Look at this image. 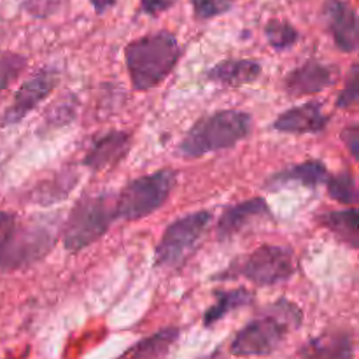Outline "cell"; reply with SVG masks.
Instances as JSON below:
<instances>
[{
    "mask_svg": "<svg viewBox=\"0 0 359 359\" xmlns=\"http://www.w3.org/2000/svg\"><path fill=\"white\" fill-rule=\"evenodd\" d=\"M302 319L304 314L293 302H276L235 335L231 354L238 358L269 356L283 346L293 330L300 328Z\"/></svg>",
    "mask_w": 359,
    "mask_h": 359,
    "instance_id": "cell-1",
    "label": "cell"
},
{
    "mask_svg": "<svg viewBox=\"0 0 359 359\" xmlns=\"http://www.w3.org/2000/svg\"><path fill=\"white\" fill-rule=\"evenodd\" d=\"M181 58L179 42L170 32H156L132 41L125 49L126 69L137 91L163 83Z\"/></svg>",
    "mask_w": 359,
    "mask_h": 359,
    "instance_id": "cell-2",
    "label": "cell"
},
{
    "mask_svg": "<svg viewBox=\"0 0 359 359\" xmlns=\"http://www.w3.org/2000/svg\"><path fill=\"white\" fill-rule=\"evenodd\" d=\"M252 130V118L244 111L224 109L212 112L195 123L179 144V153L186 158H200L217 151L231 149Z\"/></svg>",
    "mask_w": 359,
    "mask_h": 359,
    "instance_id": "cell-3",
    "label": "cell"
},
{
    "mask_svg": "<svg viewBox=\"0 0 359 359\" xmlns=\"http://www.w3.org/2000/svg\"><path fill=\"white\" fill-rule=\"evenodd\" d=\"M116 221V196L111 193L84 195L70 210L63 226V248L83 251L97 242Z\"/></svg>",
    "mask_w": 359,
    "mask_h": 359,
    "instance_id": "cell-4",
    "label": "cell"
},
{
    "mask_svg": "<svg viewBox=\"0 0 359 359\" xmlns=\"http://www.w3.org/2000/svg\"><path fill=\"white\" fill-rule=\"evenodd\" d=\"M177 175L170 168L133 179L116 196V219L139 221L156 212L168 200Z\"/></svg>",
    "mask_w": 359,
    "mask_h": 359,
    "instance_id": "cell-5",
    "label": "cell"
},
{
    "mask_svg": "<svg viewBox=\"0 0 359 359\" xmlns=\"http://www.w3.org/2000/svg\"><path fill=\"white\" fill-rule=\"evenodd\" d=\"M56 244L51 223L30 221L14 224L7 237L0 242V270L14 272L41 262Z\"/></svg>",
    "mask_w": 359,
    "mask_h": 359,
    "instance_id": "cell-6",
    "label": "cell"
},
{
    "mask_svg": "<svg viewBox=\"0 0 359 359\" xmlns=\"http://www.w3.org/2000/svg\"><path fill=\"white\" fill-rule=\"evenodd\" d=\"M297 270L294 255L283 245H262L251 255L242 256L231 263L226 272L221 273L224 280L244 277L256 286H276L293 277Z\"/></svg>",
    "mask_w": 359,
    "mask_h": 359,
    "instance_id": "cell-7",
    "label": "cell"
},
{
    "mask_svg": "<svg viewBox=\"0 0 359 359\" xmlns=\"http://www.w3.org/2000/svg\"><path fill=\"white\" fill-rule=\"evenodd\" d=\"M212 216L205 210L188 214V216L175 219L161 235V241L156 248V266L172 269L184 262L189 252L196 248L200 238L209 228Z\"/></svg>",
    "mask_w": 359,
    "mask_h": 359,
    "instance_id": "cell-8",
    "label": "cell"
},
{
    "mask_svg": "<svg viewBox=\"0 0 359 359\" xmlns=\"http://www.w3.org/2000/svg\"><path fill=\"white\" fill-rule=\"evenodd\" d=\"M58 72L55 69L46 67L41 72H37L30 79L25 81L20 86V90L16 91V95H14L11 105L4 112L2 126L16 125L21 119L27 118L35 107H39L49 97V93L58 84Z\"/></svg>",
    "mask_w": 359,
    "mask_h": 359,
    "instance_id": "cell-9",
    "label": "cell"
},
{
    "mask_svg": "<svg viewBox=\"0 0 359 359\" xmlns=\"http://www.w3.org/2000/svg\"><path fill=\"white\" fill-rule=\"evenodd\" d=\"M323 18L333 35L335 46L344 53H354L359 46L358 13L347 0H325Z\"/></svg>",
    "mask_w": 359,
    "mask_h": 359,
    "instance_id": "cell-10",
    "label": "cell"
},
{
    "mask_svg": "<svg viewBox=\"0 0 359 359\" xmlns=\"http://www.w3.org/2000/svg\"><path fill=\"white\" fill-rule=\"evenodd\" d=\"M337 77H339V70L335 67L312 60L291 70L284 77V88L291 97L316 95L335 84Z\"/></svg>",
    "mask_w": 359,
    "mask_h": 359,
    "instance_id": "cell-11",
    "label": "cell"
},
{
    "mask_svg": "<svg viewBox=\"0 0 359 359\" xmlns=\"http://www.w3.org/2000/svg\"><path fill=\"white\" fill-rule=\"evenodd\" d=\"M270 216H272V212H270V207L265 202V198L256 196V198L245 200L237 205L228 207L221 214L216 226V235L219 241H228V238H233L235 235L242 233L245 228L252 226L255 223Z\"/></svg>",
    "mask_w": 359,
    "mask_h": 359,
    "instance_id": "cell-12",
    "label": "cell"
},
{
    "mask_svg": "<svg viewBox=\"0 0 359 359\" xmlns=\"http://www.w3.org/2000/svg\"><path fill=\"white\" fill-rule=\"evenodd\" d=\"M130 146H132L130 133L119 132V130L105 132L91 142L83 163L95 172L107 170V168L116 167L128 154Z\"/></svg>",
    "mask_w": 359,
    "mask_h": 359,
    "instance_id": "cell-13",
    "label": "cell"
},
{
    "mask_svg": "<svg viewBox=\"0 0 359 359\" xmlns=\"http://www.w3.org/2000/svg\"><path fill=\"white\" fill-rule=\"evenodd\" d=\"M328 119L319 102H305V104L284 111L273 121L272 128L280 133H291V135L319 133L326 128Z\"/></svg>",
    "mask_w": 359,
    "mask_h": 359,
    "instance_id": "cell-14",
    "label": "cell"
},
{
    "mask_svg": "<svg viewBox=\"0 0 359 359\" xmlns=\"http://www.w3.org/2000/svg\"><path fill=\"white\" fill-rule=\"evenodd\" d=\"M356 353L354 337L349 332H326L302 346V359H353Z\"/></svg>",
    "mask_w": 359,
    "mask_h": 359,
    "instance_id": "cell-15",
    "label": "cell"
},
{
    "mask_svg": "<svg viewBox=\"0 0 359 359\" xmlns=\"http://www.w3.org/2000/svg\"><path fill=\"white\" fill-rule=\"evenodd\" d=\"M328 181V170L323 161L311 160L304 163L293 165L290 168L277 172L266 181L269 189H279L290 184H302L307 188H316L319 184H325Z\"/></svg>",
    "mask_w": 359,
    "mask_h": 359,
    "instance_id": "cell-16",
    "label": "cell"
},
{
    "mask_svg": "<svg viewBox=\"0 0 359 359\" xmlns=\"http://www.w3.org/2000/svg\"><path fill=\"white\" fill-rule=\"evenodd\" d=\"M262 74V65L255 60H224L207 70L205 77L226 86H245L255 83Z\"/></svg>",
    "mask_w": 359,
    "mask_h": 359,
    "instance_id": "cell-17",
    "label": "cell"
},
{
    "mask_svg": "<svg viewBox=\"0 0 359 359\" xmlns=\"http://www.w3.org/2000/svg\"><path fill=\"white\" fill-rule=\"evenodd\" d=\"M318 221L351 249L359 248V212L356 207L321 214Z\"/></svg>",
    "mask_w": 359,
    "mask_h": 359,
    "instance_id": "cell-18",
    "label": "cell"
},
{
    "mask_svg": "<svg viewBox=\"0 0 359 359\" xmlns=\"http://www.w3.org/2000/svg\"><path fill=\"white\" fill-rule=\"evenodd\" d=\"M177 328H163L130 347L119 359H165L179 340Z\"/></svg>",
    "mask_w": 359,
    "mask_h": 359,
    "instance_id": "cell-19",
    "label": "cell"
},
{
    "mask_svg": "<svg viewBox=\"0 0 359 359\" xmlns=\"http://www.w3.org/2000/svg\"><path fill=\"white\" fill-rule=\"evenodd\" d=\"M255 300L251 291L244 290V287H237V290L230 291H216V302L210 305L209 311L203 314V325L212 326L217 321L230 314L235 309H241L244 305H249Z\"/></svg>",
    "mask_w": 359,
    "mask_h": 359,
    "instance_id": "cell-20",
    "label": "cell"
},
{
    "mask_svg": "<svg viewBox=\"0 0 359 359\" xmlns=\"http://www.w3.org/2000/svg\"><path fill=\"white\" fill-rule=\"evenodd\" d=\"M76 174L70 170H63L56 174L49 181L42 182L34 191V202L41 205H51V203L60 202L67 196V193L76 186Z\"/></svg>",
    "mask_w": 359,
    "mask_h": 359,
    "instance_id": "cell-21",
    "label": "cell"
},
{
    "mask_svg": "<svg viewBox=\"0 0 359 359\" xmlns=\"http://www.w3.org/2000/svg\"><path fill=\"white\" fill-rule=\"evenodd\" d=\"M328 193L333 200L344 203V205H356L358 202V186L356 179L351 172H342L326 181Z\"/></svg>",
    "mask_w": 359,
    "mask_h": 359,
    "instance_id": "cell-22",
    "label": "cell"
},
{
    "mask_svg": "<svg viewBox=\"0 0 359 359\" xmlns=\"http://www.w3.org/2000/svg\"><path fill=\"white\" fill-rule=\"evenodd\" d=\"M265 37L276 51H286L298 41L297 28L283 20H270L265 27Z\"/></svg>",
    "mask_w": 359,
    "mask_h": 359,
    "instance_id": "cell-23",
    "label": "cell"
},
{
    "mask_svg": "<svg viewBox=\"0 0 359 359\" xmlns=\"http://www.w3.org/2000/svg\"><path fill=\"white\" fill-rule=\"evenodd\" d=\"M27 67V58L18 53H7L0 56V93L20 77Z\"/></svg>",
    "mask_w": 359,
    "mask_h": 359,
    "instance_id": "cell-24",
    "label": "cell"
},
{
    "mask_svg": "<svg viewBox=\"0 0 359 359\" xmlns=\"http://www.w3.org/2000/svg\"><path fill=\"white\" fill-rule=\"evenodd\" d=\"M76 98L67 97L56 102L53 107H49L48 114H46V125L49 126H62L65 123L72 121L76 116Z\"/></svg>",
    "mask_w": 359,
    "mask_h": 359,
    "instance_id": "cell-25",
    "label": "cell"
},
{
    "mask_svg": "<svg viewBox=\"0 0 359 359\" xmlns=\"http://www.w3.org/2000/svg\"><path fill=\"white\" fill-rule=\"evenodd\" d=\"M191 4L198 20H210L228 13L233 7V0H191Z\"/></svg>",
    "mask_w": 359,
    "mask_h": 359,
    "instance_id": "cell-26",
    "label": "cell"
},
{
    "mask_svg": "<svg viewBox=\"0 0 359 359\" xmlns=\"http://www.w3.org/2000/svg\"><path fill=\"white\" fill-rule=\"evenodd\" d=\"M359 100V70L358 65H353L349 74V79H347L344 90L339 93L337 98V107L340 109H349L354 107Z\"/></svg>",
    "mask_w": 359,
    "mask_h": 359,
    "instance_id": "cell-27",
    "label": "cell"
},
{
    "mask_svg": "<svg viewBox=\"0 0 359 359\" xmlns=\"http://www.w3.org/2000/svg\"><path fill=\"white\" fill-rule=\"evenodd\" d=\"M342 137H344V142H346V146L349 147L353 158L354 160H358V153H359V126H358V123H353L351 126H347V128L342 132Z\"/></svg>",
    "mask_w": 359,
    "mask_h": 359,
    "instance_id": "cell-28",
    "label": "cell"
},
{
    "mask_svg": "<svg viewBox=\"0 0 359 359\" xmlns=\"http://www.w3.org/2000/svg\"><path fill=\"white\" fill-rule=\"evenodd\" d=\"M177 0H140V6L146 14L156 16V14L163 13V11L170 9Z\"/></svg>",
    "mask_w": 359,
    "mask_h": 359,
    "instance_id": "cell-29",
    "label": "cell"
},
{
    "mask_svg": "<svg viewBox=\"0 0 359 359\" xmlns=\"http://www.w3.org/2000/svg\"><path fill=\"white\" fill-rule=\"evenodd\" d=\"M14 224H16V217H14V214L0 210V242L7 237V233L13 230Z\"/></svg>",
    "mask_w": 359,
    "mask_h": 359,
    "instance_id": "cell-30",
    "label": "cell"
},
{
    "mask_svg": "<svg viewBox=\"0 0 359 359\" xmlns=\"http://www.w3.org/2000/svg\"><path fill=\"white\" fill-rule=\"evenodd\" d=\"M90 2H91V6L95 7V11H97L98 14H102V13H105L107 9H111V7L114 6L116 0H90Z\"/></svg>",
    "mask_w": 359,
    "mask_h": 359,
    "instance_id": "cell-31",
    "label": "cell"
}]
</instances>
